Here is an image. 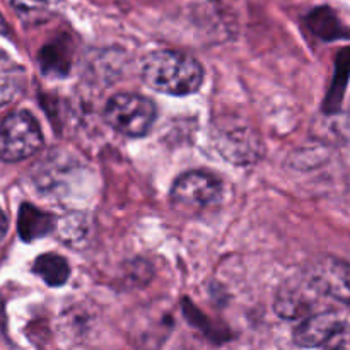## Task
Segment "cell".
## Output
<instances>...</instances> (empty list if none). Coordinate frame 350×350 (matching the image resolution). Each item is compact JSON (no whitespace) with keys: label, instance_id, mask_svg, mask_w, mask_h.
Wrapping results in <instances>:
<instances>
[{"label":"cell","instance_id":"52a82bcc","mask_svg":"<svg viewBox=\"0 0 350 350\" xmlns=\"http://www.w3.org/2000/svg\"><path fill=\"white\" fill-rule=\"evenodd\" d=\"M219 144H221L222 154L229 157V161L248 163L258 157L260 144L252 130L234 129L222 132V139Z\"/></svg>","mask_w":350,"mask_h":350},{"label":"cell","instance_id":"9c48e42d","mask_svg":"<svg viewBox=\"0 0 350 350\" xmlns=\"http://www.w3.org/2000/svg\"><path fill=\"white\" fill-rule=\"evenodd\" d=\"M33 272L51 287L64 286L70 275L67 260L62 258L60 255H55V253H46V255H41L40 258H36Z\"/></svg>","mask_w":350,"mask_h":350},{"label":"cell","instance_id":"30bf717a","mask_svg":"<svg viewBox=\"0 0 350 350\" xmlns=\"http://www.w3.org/2000/svg\"><path fill=\"white\" fill-rule=\"evenodd\" d=\"M64 0H12L17 16L26 24H41L53 17Z\"/></svg>","mask_w":350,"mask_h":350},{"label":"cell","instance_id":"5b68a950","mask_svg":"<svg viewBox=\"0 0 350 350\" xmlns=\"http://www.w3.org/2000/svg\"><path fill=\"white\" fill-rule=\"evenodd\" d=\"M311 282L320 294L350 308V263L337 258L323 260L311 272Z\"/></svg>","mask_w":350,"mask_h":350},{"label":"cell","instance_id":"6da1fadb","mask_svg":"<svg viewBox=\"0 0 350 350\" xmlns=\"http://www.w3.org/2000/svg\"><path fill=\"white\" fill-rule=\"evenodd\" d=\"M142 79L154 91L170 96H188L200 89L204 68L193 57L181 51L157 50L146 57Z\"/></svg>","mask_w":350,"mask_h":350},{"label":"cell","instance_id":"4fadbf2b","mask_svg":"<svg viewBox=\"0 0 350 350\" xmlns=\"http://www.w3.org/2000/svg\"><path fill=\"white\" fill-rule=\"evenodd\" d=\"M0 27H2V17H0Z\"/></svg>","mask_w":350,"mask_h":350},{"label":"cell","instance_id":"8992f818","mask_svg":"<svg viewBox=\"0 0 350 350\" xmlns=\"http://www.w3.org/2000/svg\"><path fill=\"white\" fill-rule=\"evenodd\" d=\"M340 323L342 320L335 313L310 314L296 330L294 340L301 347H327Z\"/></svg>","mask_w":350,"mask_h":350},{"label":"cell","instance_id":"277c9868","mask_svg":"<svg viewBox=\"0 0 350 350\" xmlns=\"http://www.w3.org/2000/svg\"><path fill=\"white\" fill-rule=\"evenodd\" d=\"M222 193V185L214 174L205 171H190L174 181L171 200L180 211L200 212L217 204Z\"/></svg>","mask_w":350,"mask_h":350},{"label":"cell","instance_id":"ba28073f","mask_svg":"<svg viewBox=\"0 0 350 350\" xmlns=\"http://www.w3.org/2000/svg\"><path fill=\"white\" fill-rule=\"evenodd\" d=\"M55 219L53 215L40 211L31 204H23L17 219V231L23 241H34L38 238H43L48 232L53 231Z\"/></svg>","mask_w":350,"mask_h":350},{"label":"cell","instance_id":"3957f363","mask_svg":"<svg viewBox=\"0 0 350 350\" xmlns=\"http://www.w3.org/2000/svg\"><path fill=\"white\" fill-rule=\"evenodd\" d=\"M43 146V133L34 116L16 111L0 125V159L7 163L27 159Z\"/></svg>","mask_w":350,"mask_h":350},{"label":"cell","instance_id":"8fae6325","mask_svg":"<svg viewBox=\"0 0 350 350\" xmlns=\"http://www.w3.org/2000/svg\"><path fill=\"white\" fill-rule=\"evenodd\" d=\"M24 72L12 60L0 53V106L12 101L23 89Z\"/></svg>","mask_w":350,"mask_h":350},{"label":"cell","instance_id":"7a4b0ae2","mask_svg":"<svg viewBox=\"0 0 350 350\" xmlns=\"http://www.w3.org/2000/svg\"><path fill=\"white\" fill-rule=\"evenodd\" d=\"M157 109L146 96L122 92L115 94L105 108V120L113 130L125 137H144L156 122Z\"/></svg>","mask_w":350,"mask_h":350},{"label":"cell","instance_id":"7c38bea8","mask_svg":"<svg viewBox=\"0 0 350 350\" xmlns=\"http://www.w3.org/2000/svg\"><path fill=\"white\" fill-rule=\"evenodd\" d=\"M7 229H9V221H7L5 214H3V212L0 211V241H2V239L5 238Z\"/></svg>","mask_w":350,"mask_h":350}]
</instances>
